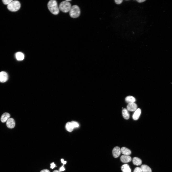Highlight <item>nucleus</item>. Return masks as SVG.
<instances>
[{
    "mask_svg": "<svg viewBox=\"0 0 172 172\" xmlns=\"http://www.w3.org/2000/svg\"><path fill=\"white\" fill-rule=\"evenodd\" d=\"M71 6L70 3L65 0L62 1L60 3L59 8L62 12L67 13L69 11Z\"/></svg>",
    "mask_w": 172,
    "mask_h": 172,
    "instance_id": "20e7f679",
    "label": "nucleus"
},
{
    "mask_svg": "<svg viewBox=\"0 0 172 172\" xmlns=\"http://www.w3.org/2000/svg\"><path fill=\"white\" fill-rule=\"evenodd\" d=\"M61 161L62 163H63L64 164H65L67 162L66 161H64V160L63 159H61Z\"/></svg>",
    "mask_w": 172,
    "mask_h": 172,
    "instance_id": "bb28decb",
    "label": "nucleus"
},
{
    "mask_svg": "<svg viewBox=\"0 0 172 172\" xmlns=\"http://www.w3.org/2000/svg\"><path fill=\"white\" fill-rule=\"evenodd\" d=\"M48 9L52 14L56 15L59 13V9L56 0H51L49 1L48 3Z\"/></svg>",
    "mask_w": 172,
    "mask_h": 172,
    "instance_id": "f257e3e1",
    "label": "nucleus"
},
{
    "mask_svg": "<svg viewBox=\"0 0 172 172\" xmlns=\"http://www.w3.org/2000/svg\"><path fill=\"white\" fill-rule=\"evenodd\" d=\"M69 11L70 16L73 18L78 17L80 13V9L76 5H74L71 6Z\"/></svg>",
    "mask_w": 172,
    "mask_h": 172,
    "instance_id": "7ed1b4c3",
    "label": "nucleus"
},
{
    "mask_svg": "<svg viewBox=\"0 0 172 172\" xmlns=\"http://www.w3.org/2000/svg\"><path fill=\"white\" fill-rule=\"evenodd\" d=\"M133 172H142L140 168L136 167L135 168Z\"/></svg>",
    "mask_w": 172,
    "mask_h": 172,
    "instance_id": "4be33fe9",
    "label": "nucleus"
},
{
    "mask_svg": "<svg viewBox=\"0 0 172 172\" xmlns=\"http://www.w3.org/2000/svg\"><path fill=\"white\" fill-rule=\"evenodd\" d=\"M141 113V110L140 108L137 109L135 111L132 116V118L134 120L139 118Z\"/></svg>",
    "mask_w": 172,
    "mask_h": 172,
    "instance_id": "9b49d317",
    "label": "nucleus"
},
{
    "mask_svg": "<svg viewBox=\"0 0 172 172\" xmlns=\"http://www.w3.org/2000/svg\"><path fill=\"white\" fill-rule=\"evenodd\" d=\"M121 152L124 155L129 156L131 154V150L125 147H122L121 149Z\"/></svg>",
    "mask_w": 172,
    "mask_h": 172,
    "instance_id": "f8f14e48",
    "label": "nucleus"
},
{
    "mask_svg": "<svg viewBox=\"0 0 172 172\" xmlns=\"http://www.w3.org/2000/svg\"><path fill=\"white\" fill-rule=\"evenodd\" d=\"M122 114L124 118L125 119H128L129 118V114L127 109L124 108L123 109Z\"/></svg>",
    "mask_w": 172,
    "mask_h": 172,
    "instance_id": "4468645a",
    "label": "nucleus"
},
{
    "mask_svg": "<svg viewBox=\"0 0 172 172\" xmlns=\"http://www.w3.org/2000/svg\"><path fill=\"white\" fill-rule=\"evenodd\" d=\"M40 172H50V171L48 170L44 169L42 170Z\"/></svg>",
    "mask_w": 172,
    "mask_h": 172,
    "instance_id": "a878e982",
    "label": "nucleus"
},
{
    "mask_svg": "<svg viewBox=\"0 0 172 172\" xmlns=\"http://www.w3.org/2000/svg\"><path fill=\"white\" fill-rule=\"evenodd\" d=\"M20 7V3L19 1L17 0H13L7 5L8 9L12 11H18Z\"/></svg>",
    "mask_w": 172,
    "mask_h": 172,
    "instance_id": "f03ea898",
    "label": "nucleus"
},
{
    "mask_svg": "<svg viewBox=\"0 0 172 172\" xmlns=\"http://www.w3.org/2000/svg\"><path fill=\"white\" fill-rule=\"evenodd\" d=\"M50 168L53 169L54 167H56V165H55L54 164V162H52V163H51L50 164Z\"/></svg>",
    "mask_w": 172,
    "mask_h": 172,
    "instance_id": "b1692460",
    "label": "nucleus"
},
{
    "mask_svg": "<svg viewBox=\"0 0 172 172\" xmlns=\"http://www.w3.org/2000/svg\"><path fill=\"white\" fill-rule=\"evenodd\" d=\"M71 0H66V1H67L69 2V1H71Z\"/></svg>",
    "mask_w": 172,
    "mask_h": 172,
    "instance_id": "c756f323",
    "label": "nucleus"
},
{
    "mask_svg": "<svg viewBox=\"0 0 172 172\" xmlns=\"http://www.w3.org/2000/svg\"><path fill=\"white\" fill-rule=\"evenodd\" d=\"M6 125L9 128L12 129L15 126V120L12 118H10L6 122Z\"/></svg>",
    "mask_w": 172,
    "mask_h": 172,
    "instance_id": "423d86ee",
    "label": "nucleus"
},
{
    "mask_svg": "<svg viewBox=\"0 0 172 172\" xmlns=\"http://www.w3.org/2000/svg\"><path fill=\"white\" fill-rule=\"evenodd\" d=\"M121 168L123 172H131V170L129 166L127 164H124L121 166Z\"/></svg>",
    "mask_w": 172,
    "mask_h": 172,
    "instance_id": "ddd939ff",
    "label": "nucleus"
},
{
    "mask_svg": "<svg viewBox=\"0 0 172 172\" xmlns=\"http://www.w3.org/2000/svg\"><path fill=\"white\" fill-rule=\"evenodd\" d=\"M65 170V169L64 166V165H63L59 169V171L60 172L62 171H64Z\"/></svg>",
    "mask_w": 172,
    "mask_h": 172,
    "instance_id": "393cba45",
    "label": "nucleus"
},
{
    "mask_svg": "<svg viewBox=\"0 0 172 172\" xmlns=\"http://www.w3.org/2000/svg\"><path fill=\"white\" fill-rule=\"evenodd\" d=\"M12 1V0H3L2 1L4 4L8 5Z\"/></svg>",
    "mask_w": 172,
    "mask_h": 172,
    "instance_id": "412c9836",
    "label": "nucleus"
},
{
    "mask_svg": "<svg viewBox=\"0 0 172 172\" xmlns=\"http://www.w3.org/2000/svg\"><path fill=\"white\" fill-rule=\"evenodd\" d=\"M8 76L7 73L5 72L2 71L0 72V82H4L8 80Z\"/></svg>",
    "mask_w": 172,
    "mask_h": 172,
    "instance_id": "39448f33",
    "label": "nucleus"
},
{
    "mask_svg": "<svg viewBox=\"0 0 172 172\" xmlns=\"http://www.w3.org/2000/svg\"><path fill=\"white\" fill-rule=\"evenodd\" d=\"M133 164L136 166H139L141 165L142 163L141 160L139 158L135 157L133 158L132 160Z\"/></svg>",
    "mask_w": 172,
    "mask_h": 172,
    "instance_id": "2eb2a0df",
    "label": "nucleus"
},
{
    "mask_svg": "<svg viewBox=\"0 0 172 172\" xmlns=\"http://www.w3.org/2000/svg\"><path fill=\"white\" fill-rule=\"evenodd\" d=\"M125 101L127 103L134 102L136 101L135 99L132 96H129L125 98Z\"/></svg>",
    "mask_w": 172,
    "mask_h": 172,
    "instance_id": "a211bd4d",
    "label": "nucleus"
},
{
    "mask_svg": "<svg viewBox=\"0 0 172 172\" xmlns=\"http://www.w3.org/2000/svg\"><path fill=\"white\" fill-rule=\"evenodd\" d=\"M53 172H60L59 171L56 170L54 171Z\"/></svg>",
    "mask_w": 172,
    "mask_h": 172,
    "instance_id": "c85d7f7f",
    "label": "nucleus"
},
{
    "mask_svg": "<svg viewBox=\"0 0 172 172\" xmlns=\"http://www.w3.org/2000/svg\"><path fill=\"white\" fill-rule=\"evenodd\" d=\"M123 1L122 0H115V1L117 4H119L122 3Z\"/></svg>",
    "mask_w": 172,
    "mask_h": 172,
    "instance_id": "5701e85b",
    "label": "nucleus"
},
{
    "mask_svg": "<svg viewBox=\"0 0 172 172\" xmlns=\"http://www.w3.org/2000/svg\"><path fill=\"white\" fill-rule=\"evenodd\" d=\"M140 168L142 172H152L150 168L146 165H142L141 167Z\"/></svg>",
    "mask_w": 172,
    "mask_h": 172,
    "instance_id": "dca6fc26",
    "label": "nucleus"
},
{
    "mask_svg": "<svg viewBox=\"0 0 172 172\" xmlns=\"http://www.w3.org/2000/svg\"><path fill=\"white\" fill-rule=\"evenodd\" d=\"M16 59L18 60H22L24 58V56L22 52H18L16 53L15 54Z\"/></svg>",
    "mask_w": 172,
    "mask_h": 172,
    "instance_id": "f3484780",
    "label": "nucleus"
},
{
    "mask_svg": "<svg viewBox=\"0 0 172 172\" xmlns=\"http://www.w3.org/2000/svg\"><path fill=\"white\" fill-rule=\"evenodd\" d=\"M73 128L77 127L79 126L78 123L76 122L72 121L71 122Z\"/></svg>",
    "mask_w": 172,
    "mask_h": 172,
    "instance_id": "aec40b11",
    "label": "nucleus"
},
{
    "mask_svg": "<svg viewBox=\"0 0 172 172\" xmlns=\"http://www.w3.org/2000/svg\"><path fill=\"white\" fill-rule=\"evenodd\" d=\"M145 0H137V1L139 3H141L145 1Z\"/></svg>",
    "mask_w": 172,
    "mask_h": 172,
    "instance_id": "cd10ccee",
    "label": "nucleus"
},
{
    "mask_svg": "<svg viewBox=\"0 0 172 172\" xmlns=\"http://www.w3.org/2000/svg\"><path fill=\"white\" fill-rule=\"evenodd\" d=\"M10 115L7 113H5L1 115L0 120L2 123H5L6 122L7 120L10 118Z\"/></svg>",
    "mask_w": 172,
    "mask_h": 172,
    "instance_id": "9d476101",
    "label": "nucleus"
},
{
    "mask_svg": "<svg viewBox=\"0 0 172 172\" xmlns=\"http://www.w3.org/2000/svg\"><path fill=\"white\" fill-rule=\"evenodd\" d=\"M137 105L134 102L129 103L128 104L127 106V109L128 111H134L137 109Z\"/></svg>",
    "mask_w": 172,
    "mask_h": 172,
    "instance_id": "6e6552de",
    "label": "nucleus"
},
{
    "mask_svg": "<svg viewBox=\"0 0 172 172\" xmlns=\"http://www.w3.org/2000/svg\"><path fill=\"white\" fill-rule=\"evenodd\" d=\"M65 128L66 130L69 132L72 131L74 128L71 123L70 122H68L66 124Z\"/></svg>",
    "mask_w": 172,
    "mask_h": 172,
    "instance_id": "6ab92c4d",
    "label": "nucleus"
},
{
    "mask_svg": "<svg viewBox=\"0 0 172 172\" xmlns=\"http://www.w3.org/2000/svg\"><path fill=\"white\" fill-rule=\"evenodd\" d=\"M121 149L118 146L114 147L112 150V154L113 157L117 158L121 154Z\"/></svg>",
    "mask_w": 172,
    "mask_h": 172,
    "instance_id": "0eeeda50",
    "label": "nucleus"
},
{
    "mask_svg": "<svg viewBox=\"0 0 172 172\" xmlns=\"http://www.w3.org/2000/svg\"><path fill=\"white\" fill-rule=\"evenodd\" d=\"M121 161L124 163H126L132 160L131 157L129 156L123 155L120 158Z\"/></svg>",
    "mask_w": 172,
    "mask_h": 172,
    "instance_id": "1a4fd4ad",
    "label": "nucleus"
}]
</instances>
